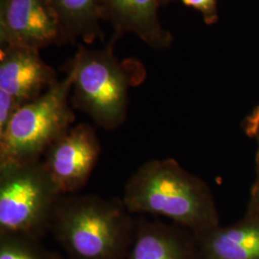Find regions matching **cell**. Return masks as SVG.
<instances>
[{
    "label": "cell",
    "instance_id": "9c48e42d",
    "mask_svg": "<svg viewBox=\"0 0 259 259\" xmlns=\"http://www.w3.org/2000/svg\"><path fill=\"white\" fill-rule=\"evenodd\" d=\"M125 259H203L194 234L176 224L137 216L135 237Z\"/></svg>",
    "mask_w": 259,
    "mask_h": 259
},
{
    "label": "cell",
    "instance_id": "7a4b0ae2",
    "mask_svg": "<svg viewBox=\"0 0 259 259\" xmlns=\"http://www.w3.org/2000/svg\"><path fill=\"white\" fill-rule=\"evenodd\" d=\"M136 227L122 198L78 192L61 196L49 232L70 259H125Z\"/></svg>",
    "mask_w": 259,
    "mask_h": 259
},
{
    "label": "cell",
    "instance_id": "8fae6325",
    "mask_svg": "<svg viewBox=\"0 0 259 259\" xmlns=\"http://www.w3.org/2000/svg\"><path fill=\"white\" fill-rule=\"evenodd\" d=\"M195 237L203 259H259V211L247 207L237 222Z\"/></svg>",
    "mask_w": 259,
    "mask_h": 259
},
{
    "label": "cell",
    "instance_id": "8992f818",
    "mask_svg": "<svg viewBox=\"0 0 259 259\" xmlns=\"http://www.w3.org/2000/svg\"><path fill=\"white\" fill-rule=\"evenodd\" d=\"M101 154V143L92 125L79 123L48 148L42 163L62 195L78 193L88 184Z\"/></svg>",
    "mask_w": 259,
    "mask_h": 259
},
{
    "label": "cell",
    "instance_id": "3957f363",
    "mask_svg": "<svg viewBox=\"0 0 259 259\" xmlns=\"http://www.w3.org/2000/svg\"><path fill=\"white\" fill-rule=\"evenodd\" d=\"M118 38L112 37L103 49L80 46L65 65L71 77L70 101L100 128L118 129L127 118L129 93L136 79L144 77V68L136 60L121 61L114 53Z\"/></svg>",
    "mask_w": 259,
    "mask_h": 259
},
{
    "label": "cell",
    "instance_id": "5b68a950",
    "mask_svg": "<svg viewBox=\"0 0 259 259\" xmlns=\"http://www.w3.org/2000/svg\"><path fill=\"white\" fill-rule=\"evenodd\" d=\"M61 196L42 160L0 166V232L41 238Z\"/></svg>",
    "mask_w": 259,
    "mask_h": 259
},
{
    "label": "cell",
    "instance_id": "52a82bcc",
    "mask_svg": "<svg viewBox=\"0 0 259 259\" xmlns=\"http://www.w3.org/2000/svg\"><path fill=\"white\" fill-rule=\"evenodd\" d=\"M0 42L40 50L66 40L50 0H0Z\"/></svg>",
    "mask_w": 259,
    "mask_h": 259
},
{
    "label": "cell",
    "instance_id": "6da1fadb",
    "mask_svg": "<svg viewBox=\"0 0 259 259\" xmlns=\"http://www.w3.org/2000/svg\"><path fill=\"white\" fill-rule=\"evenodd\" d=\"M122 200L134 215L162 216L194 235L221 225L209 186L175 158L152 159L139 167Z\"/></svg>",
    "mask_w": 259,
    "mask_h": 259
},
{
    "label": "cell",
    "instance_id": "9a60e30c",
    "mask_svg": "<svg viewBox=\"0 0 259 259\" xmlns=\"http://www.w3.org/2000/svg\"><path fill=\"white\" fill-rule=\"evenodd\" d=\"M170 1L175 0H165V4ZM184 5L193 8L198 11L204 21L207 25H212L218 21V9H217V0H180Z\"/></svg>",
    "mask_w": 259,
    "mask_h": 259
},
{
    "label": "cell",
    "instance_id": "7c38bea8",
    "mask_svg": "<svg viewBox=\"0 0 259 259\" xmlns=\"http://www.w3.org/2000/svg\"><path fill=\"white\" fill-rule=\"evenodd\" d=\"M60 19L66 44H93L102 37V0H50Z\"/></svg>",
    "mask_w": 259,
    "mask_h": 259
},
{
    "label": "cell",
    "instance_id": "277c9868",
    "mask_svg": "<svg viewBox=\"0 0 259 259\" xmlns=\"http://www.w3.org/2000/svg\"><path fill=\"white\" fill-rule=\"evenodd\" d=\"M71 87V77L66 74L15 112L0 132V166L41 160L48 148L73 126Z\"/></svg>",
    "mask_w": 259,
    "mask_h": 259
},
{
    "label": "cell",
    "instance_id": "30bf717a",
    "mask_svg": "<svg viewBox=\"0 0 259 259\" xmlns=\"http://www.w3.org/2000/svg\"><path fill=\"white\" fill-rule=\"evenodd\" d=\"M164 4L165 0H102L103 20L111 23L117 38L132 33L148 47L165 49L173 37L158 19V11Z\"/></svg>",
    "mask_w": 259,
    "mask_h": 259
},
{
    "label": "cell",
    "instance_id": "5bb4252c",
    "mask_svg": "<svg viewBox=\"0 0 259 259\" xmlns=\"http://www.w3.org/2000/svg\"><path fill=\"white\" fill-rule=\"evenodd\" d=\"M246 135L255 143V178L250 188L248 208L259 211V104L243 122Z\"/></svg>",
    "mask_w": 259,
    "mask_h": 259
},
{
    "label": "cell",
    "instance_id": "4fadbf2b",
    "mask_svg": "<svg viewBox=\"0 0 259 259\" xmlns=\"http://www.w3.org/2000/svg\"><path fill=\"white\" fill-rule=\"evenodd\" d=\"M38 240L21 233L0 232V259H59Z\"/></svg>",
    "mask_w": 259,
    "mask_h": 259
},
{
    "label": "cell",
    "instance_id": "ba28073f",
    "mask_svg": "<svg viewBox=\"0 0 259 259\" xmlns=\"http://www.w3.org/2000/svg\"><path fill=\"white\" fill-rule=\"evenodd\" d=\"M58 81L54 68L40 58L39 50L1 47L0 93L11 96L19 107L39 97Z\"/></svg>",
    "mask_w": 259,
    "mask_h": 259
}]
</instances>
